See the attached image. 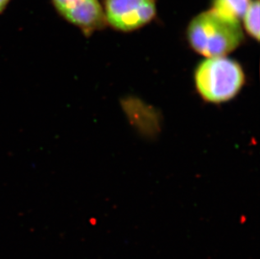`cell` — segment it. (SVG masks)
<instances>
[{
  "mask_svg": "<svg viewBox=\"0 0 260 259\" xmlns=\"http://www.w3.org/2000/svg\"><path fill=\"white\" fill-rule=\"evenodd\" d=\"M189 44L198 53L208 57L223 56L233 52L243 41L238 20L210 10L198 15L188 27Z\"/></svg>",
  "mask_w": 260,
  "mask_h": 259,
  "instance_id": "obj_1",
  "label": "cell"
},
{
  "mask_svg": "<svg viewBox=\"0 0 260 259\" xmlns=\"http://www.w3.org/2000/svg\"><path fill=\"white\" fill-rule=\"evenodd\" d=\"M244 81L240 65L224 56L209 57L194 73L197 90L205 101L211 103L230 101L239 93Z\"/></svg>",
  "mask_w": 260,
  "mask_h": 259,
  "instance_id": "obj_2",
  "label": "cell"
},
{
  "mask_svg": "<svg viewBox=\"0 0 260 259\" xmlns=\"http://www.w3.org/2000/svg\"><path fill=\"white\" fill-rule=\"evenodd\" d=\"M155 14L154 0H106V20L114 28L124 31L143 26Z\"/></svg>",
  "mask_w": 260,
  "mask_h": 259,
  "instance_id": "obj_3",
  "label": "cell"
},
{
  "mask_svg": "<svg viewBox=\"0 0 260 259\" xmlns=\"http://www.w3.org/2000/svg\"><path fill=\"white\" fill-rule=\"evenodd\" d=\"M68 21L81 29H96L103 24L105 14L98 0H52Z\"/></svg>",
  "mask_w": 260,
  "mask_h": 259,
  "instance_id": "obj_4",
  "label": "cell"
},
{
  "mask_svg": "<svg viewBox=\"0 0 260 259\" xmlns=\"http://www.w3.org/2000/svg\"><path fill=\"white\" fill-rule=\"evenodd\" d=\"M249 0H213V10L225 17L238 20L243 18Z\"/></svg>",
  "mask_w": 260,
  "mask_h": 259,
  "instance_id": "obj_5",
  "label": "cell"
},
{
  "mask_svg": "<svg viewBox=\"0 0 260 259\" xmlns=\"http://www.w3.org/2000/svg\"><path fill=\"white\" fill-rule=\"evenodd\" d=\"M259 2L253 1L248 5V10L243 16L244 25L248 34L259 40Z\"/></svg>",
  "mask_w": 260,
  "mask_h": 259,
  "instance_id": "obj_6",
  "label": "cell"
},
{
  "mask_svg": "<svg viewBox=\"0 0 260 259\" xmlns=\"http://www.w3.org/2000/svg\"><path fill=\"white\" fill-rule=\"evenodd\" d=\"M8 2H9V0H0V12L5 9Z\"/></svg>",
  "mask_w": 260,
  "mask_h": 259,
  "instance_id": "obj_7",
  "label": "cell"
}]
</instances>
